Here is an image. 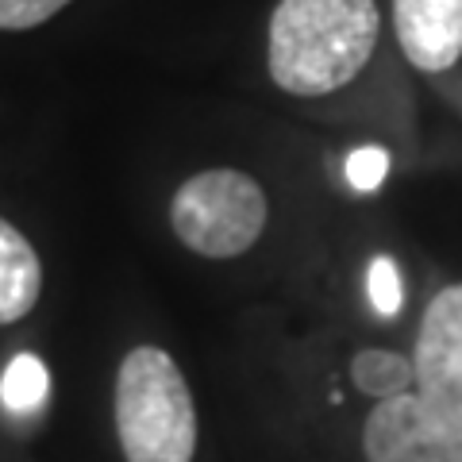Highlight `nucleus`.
Segmentation results:
<instances>
[{
    "label": "nucleus",
    "instance_id": "1",
    "mask_svg": "<svg viewBox=\"0 0 462 462\" xmlns=\"http://www.w3.org/2000/svg\"><path fill=\"white\" fill-rule=\"evenodd\" d=\"M374 0H282L270 20V74L293 97L343 89L378 42Z\"/></svg>",
    "mask_w": 462,
    "mask_h": 462
},
{
    "label": "nucleus",
    "instance_id": "2",
    "mask_svg": "<svg viewBox=\"0 0 462 462\" xmlns=\"http://www.w3.org/2000/svg\"><path fill=\"white\" fill-rule=\"evenodd\" d=\"M116 431L127 462H193L197 409L178 363L135 346L116 378Z\"/></svg>",
    "mask_w": 462,
    "mask_h": 462
},
{
    "label": "nucleus",
    "instance_id": "3",
    "mask_svg": "<svg viewBox=\"0 0 462 462\" xmlns=\"http://www.w3.org/2000/svg\"><path fill=\"white\" fill-rule=\"evenodd\" d=\"M170 220L189 251L205 258H236L263 236L266 193L239 170H208L178 189Z\"/></svg>",
    "mask_w": 462,
    "mask_h": 462
},
{
    "label": "nucleus",
    "instance_id": "4",
    "mask_svg": "<svg viewBox=\"0 0 462 462\" xmlns=\"http://www.w3.org/2000/svg\"><path fill=\"white\" fill-rule=\"evenodd\" d=\"M412 366L424 409L439 424L462 431V285L443 289L428 305Z\"/></svg>",
    "mask_w": 462,
    "mask_h": 462
},
{
    "label": "nucleus",
    "instance_id": "5",
    "mask_svg": "<svg viewBox=\"0 0 462 462\" xmlns=\"http://www.w3.org/2000/svg\"><path fill=\"white\" fill-rule=\"evenodd\" d=\"M363 447L370 462H462V431L439 424L420 397H389L370 412Z\"/></svg>",
    "mask_w": 462,
    "mask_h": 462
},
{
    "label": "nucleus",
    "instance_id": "6",
    "mask_svg": "<svg viewBox=\"0 0 462 462\" xmlns=\"http://www.w3.org/2000/svg\"><path fill=\"white\" fill-rule=\"evenodd\" d=\"M393 20L416 69L439 74L462 58V0H393Z\"/></svg>",
    "mask_w": 462,
    "mask_h": 462
},
{
    "label": "nucleus",
    "instance_id": "7",
    "mask_svg": "<svg viewBox=\"0 0 462 462\" xmlns=\"http://www.w3.org/2000/svg\"><path fill=\"white\" fill-rule=\"evenodd\" d=\"M42 289V266L16 227L0 220V324H16L35 309Z\"/></svg>",
    "mask_w": 462,
    "mask_h": 462
},
{
    "label": "nucleus",
    "instance_id": "8",
    "mask_svg": "<svg viewBox=\"0 0 462 462\" xmlns=\"http://www.w3.org/2000/svg\"><path fill=\"white\" fill-rule=\"evenodd\" d=\"M351 378L363 393L389 401V397H401L404 389H409V382L416 378V366L393 351H363L351 363Z\"/></svg>",
    "mask_w": 462,
    "mask_h": 462
},
{
    "label": "nucleus",
    "instance_id": "9",
    "mask_svg": "<svg viewBox=\"0 0 462 462\" xmlns=\"http://www.w3.org/2000/svg\"><path fill=\"white\" fill-rule=\"evenodd\" d=\"M51 389V374L39 363L35 355H16L0 378V401H5L8 412H35L42 401H47Z\"/></svg>",
    "mask_w": 462,
    "mask_h": 462
},
{
    "label": "nucleus",
    "instance_id": "10",
    "mask_svg": "<svg viewBox=\"0 0 462 462\" xmlns=\"http://www.w3.org/2000/svg\"><path fill=\"white\" fill-rule=\"evenodd\" d=\"M366 293H370V305L378 316H397L401 312V273H397V263L393 258L378 254L370 263V273H366Z\"/></svg>",
    "mask_w": 462,
    "mask_h": 462
},
{
    "label": "nucleus",
    "instance_id": "11",
    "mask_svg": "<svg viewBox=\"0 0 462 462\" xmlns=\"http://www.w3.org/2000/svg\"><path fill=\"white\" fill-rule=\"evenodd\" d=\"M69 0H0V32H27L62 12Z\"/></svg>",
    "mask_w": 462,
    "mask_h": 462
},
{
    "label": "nucleus",
    "instance_id": "12",
    "mask_svg": "<svg viewBox=\"0 0 462 462\" xmlns=\"http://www.w3.org/2000/svg\"><path fill=\"white\" fill-rule=\"evenodd\" d=\"M385 173H389V154L382 147H358L346 158V181H351L358 193L378 189L385 181Z\"/></svg>",
    "mask_w": 462,
    "mask_h": 462
}]
</instances>
